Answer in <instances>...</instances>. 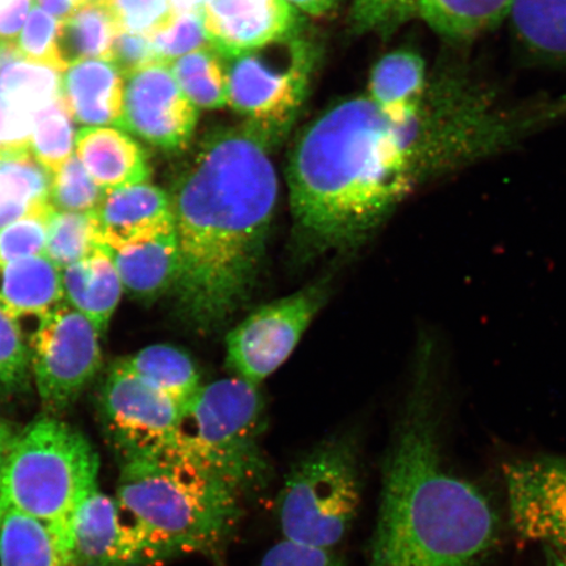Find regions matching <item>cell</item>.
<instances>
[{"mask_svg": "<svg viewBox=\"0 0 566 566\" xmlns=\"http://www.w3.org/2000/svg\"><path fill=\"white\" fill-rule=\"evenodd\" d=\"M0 300L13 315H45L63 298L62 271L45 254L0 269Z\"/></svg>", "mask_w": 566, "mask_h": 566, "instance_id": "22", "label": "cell"}, {"mask_svg": "<svg viewBox=\"0 0 566 566\" xmlns=\"http://www.w3.org/2000/svg\"><path fill=\"white\" fill-rule=\"evenodd\" d=\"M62 286L69 306L101 332L108 327L124 290L115 264L101 247L87 259L62 269Z\"/></svg>", "mask_w": 566, "mask_h": 566, "instance_id": "20", "label": "cell"}, {"mask_svg": "<svg viewBox=\"0 0 566 566\" xmlns=\"http://www.w3.org/2000/svg\"><path fill=\"white\" fill-rule=\"evenodd\" d=\"M92 222L102 248H117L175 229L171 197L150 182L108 190Z\"/></svg>", "mask_w": 566, "mask_h": 566, "instance_id": "16", "label": "cell"}, {"mask_svg": "<svg viewBox=\"0 0 566 566\" xmlns=\"http://www.w3.org/2000/svg\"><path fill=\"white\" fill-rule=\"evenodd\" d=\"M101 460L80 430L42 417L17 434L0 475V509L59 531L97 490Z\"/></svg>", "mask_w": 566, "mask_h": 566, "instance_id": "5", "label": "cell"}, {"mask_svg": "<svg viewBox=\"0 0 566 566\" xmlns=\"http://www.w3.org/2000/svg\"><path fill=\"white\" fill-rule=\"evenodd\" d=\"M34 3L55 19L63 20L84 2L83 0H34Z\"/></svg>", "mask_w": 566, "mask_h": 566, "instance_id": "42", "label": "cell"}, {"mask_svg": "<svg viewBox=\"0 0 566 566\" xmlns=\"http://www.w3.org/2000/svg\"><path fill=\"white\" fill-rule=\"evenodd\" d=\"M125 76L111 61L74 63L60 76V97L82 126H122Z\"/></svg>", "mask_w": 566, "mask_h": 566, "instance_id": "17", "label": "cell"}, {"mask_svg": "<svg viewBox=\"0 0 566 566\" xmlns=\"http://www.w3.org/2000/svg\"><path fill=\"white\" fill-rule=\"evenodd\" d=\"M514 0H419V18L441 38L462 44L494 30L511 15Z\"/></svg>", "mask_w": 566, "mask_h": 566, "instance_id": "24", "label": "cell"}, {"mask_svg": "<svg viewBox=\"0 0 566 566\" xmlns=\"http://www.w3.org/2000/svg\"><path fill=\"white\" fill-rule=\"evenodd\" d=\"M98 248L91 214L55 211L49 224L45 256L65 269L87 259Z\"/></svg>", "mask_w": 566, "mask_h": 566, "instance_id": "31", "label": "cell"}, {"mask_svg": "<svg viewBox=\"0 0 566 566\" xmlns=\"http://www.w3.org/2000/svg\"><path fill=\"white\" fill-rule=\"evenodd\" d=\"M214 49L190 53L169 65L184 94L198 109H222L229 105L228 66Z\"/></svg>", "mask_w": 566, "mask_h": 566, "instance_id": "29", "label": "cell"}, {"mask_svg": "<svg viewBox=\"0 0 566 566\" xmlns=\"http://www.w3.org/2000/svg\"><path fill=\"white\" fill-rule=\"evenodd\" d=\"M119 364L184 409L202 387L192 358L171 345L147 346L136 356L119 360Z\"/></svg>", "mask_w": 566, "mask_h": 566, "instance_id": "26", "label": "cell"}, {"mask_svg": "<svg viewBox=\"0 0 566 566\" xmlns=\"http://www.w3.org/2000/svg\"><path fill=\"white\" fill-rule=\"evenodd\" d=\"M102 250L109 254L122 279L123 287L136 298H157L158 295L175 287L180 268V251L175 229L138 242Z\"/></svg>", "mask_w": 566, "mask_h": 566, "instance_id": "19", "label": "cell"}, {"mask_svg": "<svg viewBox=\"0 0 566 566\" xmlns=\"http://www.w3.org/2000/svg\"><path fill=\"white\" fill-rule=\"evenodd\" d=\"M229 105L269 142L292 126L307 96L313 46L300 33L231 59Z\"/></svg>", "mask_w": 566, "mask_h": 566, "instance_id": "8", "label": "cell"}, {"mask_svg": "<svg viewBox=\"0 0 566 566\" xmlns=\"http://www.w3.org/2000/svg\"><path fill=\"white\" fill-rule=\"evenodd\" d=\"M55 534L69 566H146L138 537L117 500L98 488Z\"/></svg>", "mask_w": 566, "mask_h": 566, "instance_id": "14", "label": "cell"}, {"mask_svg": "<svg viewBox=\"0 0 566 566\" xmlns=\"http://www.w3.org/2000/svg\"><path fill=\"white\" fill-rule=\"evenodd\" d=\"M507 19L531 56L566 69V0H514Z\"/></svg>", "mask_w": 566, "mask_h": 566, "instance_id": "23", "label": "cell"}, {"mask_svg": "<svg viewBox=\"0 0 566 566\" xmlns=\"http://www.w3.org/2000/svg\"><path fill=\"white\" fill-rule=\"evenodd\" d=\"M260 566H345L335 549L282 539L269 548Z\"/></svg>", "mask_w": 566, "mask_h": 566, "instance_id": "39", "label": "cell"}, {"mask_svg": "<svg viewBox=\"0 0 566 566\" xmlns=\"http://www.w3.org/2000/svg\"><path fill=\"white\" fill-rule=\"evenodd\" d=\"M360 484L356 450L325 442L290 471L275 504L283 539L335 549L358 514Z\"/></svg>", "mask_w": 566, "mask_h": 566, "instance_id": "7", "label": "cell"}, {"mask_svg": "<svg viewBox=\"0 0 566 566\" xmlns=\"http://www.w3.org/2000/svg\"><path fill=\"white\" fill-rule=\"evenodd\" d=\"M350 17L357 32L389 33L419 18V0H352Z\"/></svg>", "mask_w": 566, "mask_h": 566, "instance_id": "37", "label": "cell"}, {"mask_svg": "<svg viewBox=\"0 0 566 566\" xmlns=\"http://www.w3.org/2000/svg\"><path fill=\"white\" fill-rule=\"evenodd\" d=\"M451 174L448 153L421 109L395 124L369 97L337 104L311 124L287 167L296 223L324 247L365 239L417 184Z\"/></svg>", "mask_w": 566, "mask_h": 566, "instance_id": "1", "label": "cell"}, {"mask_svg": "<svg viewBox=\"0 0 566 566\" xmlns=\"http://www.w3.org/2000/svg\"><path fill=\"white\" fill-rule=\"evenodd\" d=\"M294 9L311 18H323L335 10L339 0H287Z\"/></svg>", "mask_w": 566, "mask_h": 566, "instance_id": "41", "label": "cell"}, {"mask_svg": "<svg viewBox=\"0 0 566 566\" xmlns=\"http://www.w3.org/2000/svg\"><path fill=\"white\" fill-rule=\"evenodd\" d=\"M106 190L91 179L76 155L53 176L51 203L55 211L91 214L103 201Z\"/></svg>", "mask_w": 566, "mask_h": 566, "instance_id": "35", "label": "cell"}, {"mask_svg": "<svg viewBox=\"0 0 566 566\" xmlns=\"http://www.w3.org/2000/svg\"><path fill=\"white\" fill-rule=\"evenodd\" d=\"M264 399L244 379L202 386L184 409L177 451L244 499L266 484L269 464L260 446Z\"/></svg>", "mask_w": 566, "mask_h": 566, "instance_id": "6", "label": "cell"}, {"mask_svg": "<svg viewBox=\"0 0 566 566\" xmlns=\"http://www.w3.org/2000/svg\"><path fill=\"white\" fill-rule=\"evenodd\" d=\"M197 123V106L165 63L154 62L125 76L122 129L161 150L177 151L192 139Z\"/></svg>", "mask_w": 566, "mask_h": 566, "instance_id": "13", "label": "cell"}, {"mask_svg": "<svg viewBox=\"0 0 566 566\" xmlns=\"http://www.w3.org/2000/svg\"><path fill=\"white\" fill-rule=\"evenodd\" d=\"M54 212L49 202L0 230V269L45 253L49 224Z\"/></svg>", "mask_w": 566, "mask_h": 566, "instance_id": "33", "label": "cell"}, {"mask_svg": "<svg viewBox=\"0 0 566 566\" xmlns=\"http://www.w3.org/2000/svg\"><path fill=\"white\" fill-rule=\"evenodd\" d=\"M547 563L546 566H566V555L560 552L546 549Z\"/></svg>", "mask_w": 566, "mask_h": 566, "instance_id": "45", "label": "cell"}, {"mask_svg": "<svg viewBox=\"0 0 566 566\" xmlns=\"http://www.w3.org/2000/svg\"><path fill=\"white\" fill-rule=\"evenodd\" d=\"M119 31L151 35L175 17L171 0H104Z\"/></svg>", "mask_w": 566, "mask_h": 566, "instance_id": "38", "label": "cell"}, {"mask_svg": "<svg viewBox=\"0 0 566 566\" xmlns=\"http://www.w3.org/2000/svg\"><path fill=\"white\" fill-rule=\"evenodd\" d=\"M116 500L146 566L190 555L221 565L244 513L242 495L174 449L122 460Z\"/></svg>", "mask_w": 566, "mask_h": 566, "instance_id": "4", "label": "cell"}, {"mask_svg": "<svg viewBox=\"0 0 566 566\" xmlns=\"http://www.w3.org/2000/svg\"><path fill=\"white\" fill-rule=\"evenodd\" d=\"M327 287V282H317L265 304L231 331L226 348L229 367L237 378L260 386L279 370L323 307Z\"/></svg>", "mask_w": 566, "mask_h": 566, "instance_id": "10", "label": "cell"}, {"mask_svg": "<svg viewBox=\"0 0 566 566\" xmlns=\"http://www.w3.org/2000/svg\"><path fill=\"white\" fill-rule=\"evenodd\" d=\"M504 479L516 533L566 555V458L516 460L505 465Z\"/></svg>", "mask_w": 566, "mask_h": 566, "instance_id": "12", "label": "cell"}, {"mask_svg": "<svg viewBox=\"0 0 566 566\" xmlns=\"http://www.w3.org/2000/svg\"><path fill=\"white\" fill-rule=\"evenodd\" d=\"M101 413L119 462L179 446L184 408L145 385L119 360L103 386Z\"/></svg>", "mask_w": 566, "mask_h": 566, "instance_id": "11", "label": "cell"}, {"mask_svg": "<svg viewBox=\"0 0 566 566\" xmlns=\"http://www.w3.org/2000/svg\"><path fill=\"white\" fill-rule=\"evenodd\" d=\"M202 18L210 46L228 60L298 33L301 21L287 0H208Z\"/></svg>", "mask_w": 566, "mask_h": 566, "instance_id": "15", "label": "cell"}, {"mask_svg": "<svg viewBox=\"0 0 566 566\" xmlns=\"http://www.w3.org/2000/svg\"><path fill=\"white\" fill-rule=\"evenodd\" d=\"M60 20L34 3L17 40L21 59L63 74L67 70L59 49Z\"/></svg>", "mask_w": 566, "mask_h": 566, "instance_id": "34", "label": "cell"}, {"mask_svg": "<svg viewBox=\"0 0 566 566\" xmlns=\"http://www.w3.org/2000/svg\"><path fill=\"white\" fill-rule=\"evenodd\" d=\"M422 357L385 462L370 566H478L497 542L499 518L483 492L443 463L431 353Z\"/></svg>", "mask_w": 566, "mask_h": 566, "instance_id": "3", "label": "cell"}, {"mask_svg": "<svg viewBox=\"0 0 566 566\" xmlns=\"http://www.w3.org/2000/svg\"><path fill=\"white\" fill-rule=\"evenodd\" d=\"M269 146L248 124L218 130L176 182L180 268L174 290L200 331L228 323L256 283L279 196Z\"/></svg>", "mask_w": 566, "mask_h": 566, "instance_id": "2", "label": "cell"}, {"mask_svg": "<svg viewBox=\"0 0 566 566\" xmlns=\"http://www.w3.org/2000/svg\"><path fill=\"white\" fill-rule=\"evenodd\" d=\"M17 434L3 420H0V475H2L3 467L9 458L13 441Z\"/></svg>", "mask_w": 566, "mask_h": 566, "instance_id": "43", "label": "cell"}, {"mask_svg": "<svg viewBox=\"0 0 566 566\" xmlns=\"http://www.w3.org/2000/svg\"><path fill=\"white\" fill-rule=\"evenodd\" d=\"M0 566H69L55 531L25 514L0 509Z\"/></svg>", "mask_w": 566, "mask_h": 566, "instance_id": "28", "label": "cell"}, {"mask_svg": "<svg viewBox=\"0 0 566 566\" xmlns=\"http://www.w3.org/2000/svg\"><path fill=\"white\" fill-rule=\"evenodd\" d=\"M52 181L31 151L0 153V230L51 202Z\"/></svg>", "mask_w": 566, "mask_h": 566, "instance_id": "27", "label": "cell"}, {"mask_svg": "<svg viewBox=\"0 0 566 566\" xmlns=\"http://www.w3.org/2000/svg\"><path fill=\"white\" fill-rule=\"evenodd\" d=\"M427 65L420 54L396 51L373 69L369 97L395 124H405L420 108L428 87Z\"/></svg>", "mask_w": 566, "mask_h": 566, "instance_id": "21", "label": "cell"}, {"mask_svg": "<svg viewBox=\"0 0 566 566\" xmlns=\"http://www.w3.org/2000/svg\"><path fill=\"white\" fill-rule=\"evenodd\" d=\"M208 0H171L176 13L202 12Z\"/></svg>", "mask_w": 566, "mask_h": 566, "instance_id": "44", "label": "cell"}, {"mask_svg": "<svg viewBox=\"0 0 566 566\" xmlns=\"http://www.w3.org/2000/svg\"><path fill=\"white\" fill-rule=\"evenodd\" d=\"M31 375V348L21 334L18 317L0 300V394L25 391Z\"/></svg>", "mask_w": 566, "mask_h": 566, "instance_id": "32", "label": "cell"}, {"mask_svg": "<svg viewBox=\"0 0 566 566\" xmlns=\"http://www.w3.org/2000/svg\"><path fill=\"white\" fill-rule=\"evenodd\" d=\"M119 27L104 0H88L63 20L59 27V49L69 69L76 62L111 60Z\"/></svg>", "mask_w": 566, "mask_h": 566, "instance_id": "25", "label": "cell"}, {"mask_svg": "<svg viewBox=\"0 0 566 566\" xmlns=\"http://www.w3.org/2000/svg\"><path fill=\"white\" fill-rule=\"evenodd\" d=\"M3 44H7V42L0 41V46H2Z\"/></svg>", "mask_w": 566, "mask_h": 566, "instance_id": "46", "label": "cell"}, {"mask_svg": "<svg viewBox=\"0 0 566 566\" xmlns=\"http://www.w3.org/2000/svg\"><path fill=\"white\" fill-rule=\"evenodd\" d=\"M75 138L74 119L59 97L35 115L31 153L33 158L54 176L73 157Z\"/></svg>", "mask_w": 566, "mask_h": 566, "instance_id": "30", "label": "cell"}, {"mask_svg": "<svg viewBox=\"0 0 566 566\" xmlns=\"http://www.w3.org/2000/svg\"><path fill=\"white\" fill-rule=\"evenodd\" d=\"M98 337L96 325L66 304L40 317L31 344L32 373L51 412L73 405L101 369Z\"/></svg>", "mask_w": 566, "mask_h": 566, "instance_id": "9", "label": "cell"}, {"mask_svg": "<svg viewBox=\"0 0 566 566\" xmlns=\"http://www.w3.org/2000/svg\"><path fill=\"white\" fill-rule=\"evenodd\" d=\"M150 40L157 61L168 66L182 56L211 48L202 12L175 13L165 28L150 35Z\"/></svg>", "mask_w": 566, "mask_h": 566, "instance_id": "36", "label": "cell"}, {"mask_svg": "<svg viewBox=\"0 0 566 566\" xmlns=\"http://www.w3.org/2000/svg\"><path fill=\"white\" fill-rule=\"evenodd\" d=\"M127 76L157 61L150 35L119 32L112 48L109 60Z\"/></svg>", "mask_w": 566, "mask_h": 566, "instance_id": "40", "label": "cell"}, {"mask_svg": "<svg viewBox=\"0 0 566 566\" xmlns=\"http://www.w3.org/2000/svg\"><path fill=\"white\" fill-rule=\"evenodd\" d=\"M75 148L91 179L106 192L138 186L150 177L145 151L115 127H83L76 134Z\"/></svg>", "mask_w": 566, "mask_h": 566, "instance_id": "18", "label": "cell"}]
</instances>
